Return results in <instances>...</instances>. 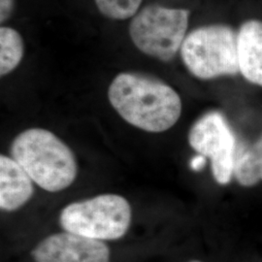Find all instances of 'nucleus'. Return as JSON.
Masks as SVG:
<instances>
[{"label": "nucleus", "mask_w": 262, "mask_h": 262, "mask_svg": "<svg viewBox=\"0 0 262 262\" xmlns=\"http://www.w3.org/2000/svg\"><path fill=\"white\" fill-rule=\"evenodd\" d=\"M131 216L130 204L124 197L100 194L67 205L59 215V224L70 233L112 241L126 234Z\"/></svg>", "instance_id": "4"}, {"label": "nucleus", "mask_w": 262, "mask_h": 262, "mask_svg": "<svg viewBox=\"0 0 262 262\" xmlns=\"http://www.w3.org/2000/svg\"><path fill=\"white\" fill-rule=\"evenodd\" d=\"M181 57L187 70L200 80L240 73L238 32L226 25H209L187 34Z\"/></svg>", "instance_id": "3"}, {"label": "nucleus", "mask_w": 262, "mask_h": 262, "mask_svg": "<svg viewBox=\"0 0 262 262\" xmlns=\"http://www.w3.org/2000/svg\"><path fill=\"white\" fill-rule=\"evenodd\" d=\"M238 62L244 78L262 88V21L248 19L238 30Z\"/></svg>", "instance_id": "9"}, {"label": "nucleus", "mask_w": 262, "mask_h": 262, "mask_svg": "<svg viewBox=\"0 0 262 262\" xmlns=\"http://www.w3.org/2000/svg\"><path fill=\"white\" fill-rule=\"evenodd\" d=\"M10 154L32 181L49 192L66 189L77 177L74 154L52 131L36 127L20 132L12 142Z\"/></svg>", "instance_id": "2"}, {"label": "nucleus", "mask_w": 262, "mask_h": 262, "mask_svg": "<svg viewBox=\"0 0 262 262\" xmlns=\"http://www.w3.org/2000/svg\"><path fill=\"white\" fill-rule=\"evenodd\" d=\"M143 0H94L99 12L109 19H127L137 13Z\"/></svg>", "instance_id": "12"}, {"label": "nucleus", "mask_w": 262, "mask_h": 262, "mask_svg": "<svg viewBox=\"0 0 262 262\" xmlns=\"http://www.w3.org/2000/svg\"><path fill=\"white\" fill-rule=\"evenodd\" d=\"M188 143L199 156L211 160L216 183L227 185L231 181L239 143L223 114L213 111L198 119L189 130Z\"/></svg>", "instance_id": "6"}, {"label": "nucleus", "mask_w": 262, "mask_h": 262, "mask_svg": "<svg viewBox=\"0 0 262 262\" xmlns=\"http://www.w3.org/2000/svg\"><path fill=\"white\" fill-rule=\"evenodd\" d=\"M188 19V10L148 5L131 19V41L143 54L167 62L181 51Z\"/></svg>", "instance_id": "5"}, {"label": "nucleus", "mask_w": 262, "mask_h": 262, "mask_svg": "<svg viewBox=\"0 0 262 262\" xmlns=\"http://www.w3.org/2000/svg\"><path fill=\"white\" fill-rule=\"evenodd\" d=\"M189 262H202V261H199V260H191V261Z\"/></svg>", "instance_id": "15"}, {"label": "nucleus", "mask_w": 262, "mask_h": 262, "mask_svg": "<svg viewBox=\"0 0 262 262\" xmlns=\"http://www.w3.org/2000/svg\"><path fill=\"white\" fill-rule=\"evenodd\" d=\"M108 98L125 122L147 132L168 130L182 114L181 97L172 86L140 73L116 76L109 86Z\"/></svg>", "instance_id": "1"}, {"label": "nucleus", "mask_w": 262, "mask_h": 262, "mask_svg": "<svg viewBox=\"0 0 262 262\" xmlns=\"http://www.w3.org/2000/svg\"><path fill=\"white\" fill-rule=\"evenodd\" d=\"M205 162H206L205 158L202 157V156H199L195 159H192V161L190 163V166L194 171H199L200 169L203 168V166L205 165Z\"/></svg>", "instance_id": "14"}, {"label": "nucleus", "mask_w": 262, "mask_h": 262, "mask_svg": "<svg viewBox=\"0 0 262 262\" xmlns=\"http://www.w3.org/2000/svg\"><path fill=\"white\" fill-rule=\"evenodd\" d=\"M31 256L35 262H110L111 252L103 241L66 231L46 237Z\"/></svg>", "instance_id": "7"}, {"label": "nucleus", "mask_w": 262, "mask_h": 262, "mask_svg": "<svg viewBox=\"0 0 262 262\" xmlns=\"http://www.w3.org/2000/svg\"><path fill=\"white\" fill-rule=\"evenodd\" d=\"M14 9V0H0V21L9 19Z\"/></svg>", "instance_id": "13"}, {"label": "nucleus", "mask_w": 262, "mask_h": 262, "mask_svg": "<svg viewBox=\"0 0 262 262\" xmlns=\"http://www.w3.org/2000/svg\"><path fill=\"white\" fill-rule=\"evenodd\" d=\"M233 176L243 187H253L262 181V135L252 145L238 144Z\"/></svg>", "instance_id": "10"}, {"label": "nucleus", "mask_w": 262, "mask_h": 262, "mask_svg": "<svg viewBox=\"0 0 262 262\" xmlns=\"http://www.w3.org/2000/svg\"><path fill=\"white\" fill-rule=\"evenodd\" d=\"M34 193L33 181L19 163L0 156V208L13 212L24 206Z\"/></svg>", "instance_id": "8"}, {"label": "nucleus", "mask_w": 262, "mask_h": 262, "mask_svg": "<svg viewBox=\"0 0 262 262\" xmlns=\"http://www.w3.org/2000/svg\"><path fill=\"white\" fill-rule=\"evenodd\" d=\"M25 53L24 40L9 27L0 28V75H8L19 66Z\"/></svg>", "instance_id": "11"}]
</instances>
